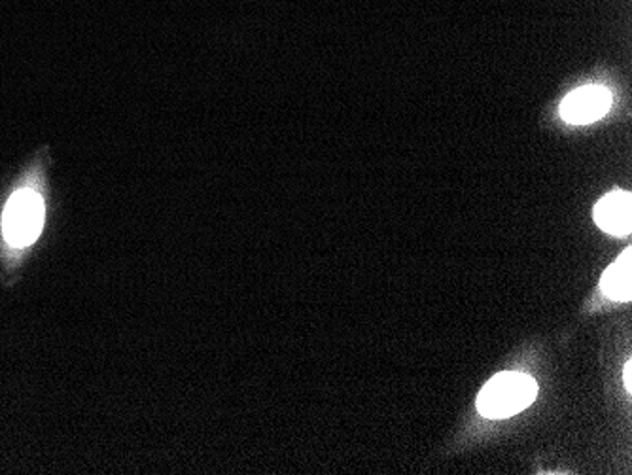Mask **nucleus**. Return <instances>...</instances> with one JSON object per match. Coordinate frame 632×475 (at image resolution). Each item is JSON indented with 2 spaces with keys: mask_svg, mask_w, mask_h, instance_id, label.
Here are the masks:
<instances>
[{
  "mask_svg": "<svg viewBox=\"0 0 632 475\" xmlns=\"http://www.w3.org/2000/svg\"><path fill=\"white\" fill-rule=\"evenodd\" d=\"M596 226L606 234L623 237L631 234L632 201L629 191H611L595 207Z\"/></svg>",
  "mask_w": 632,
  "mask_h": 475,
  "instance_id": "4",
  "label": "nucleus"
},
{
  "mask_svg": "<svg viewBox=\"0 0 632 475\" xmlns=\"http://www.w3.org/2000/svg\"><path fill=\"white\" fill-rule=\"evenodd\" d=\"M632 250L627 249L616 264L604 271L601 288L604 296L614 301H629L632 298Z\"/></svg>",
  "mask_w": 632,
  "mask_h": 475,
  "instance_id": "5",
  "label": "nucleus"
},
{
  "mask_svg": "<svg viewBox=\"0 0 632 475\" xmlns=\"http://www.w3.org/2000/svg\"><path fill=\"white\" fill-rule=\"evenodd\" d=\"M611 107V93L603 86L576 89L560 104V116L568 124H593L606 116Z\"/></svg>",
  "mask_w": 632,
  "mask_h": 475,
  "instance_id": "3",
  "label": "nucleus"
},
{
  "mask_svg": "<svg viewBox=\"0 0 632 475\" xmlns=\"http://www.w3.org/2000/svg\"><path fill=\"white\" fill-rule=\"evenodd\" d=\"M45 224V203L37 191L20 190L4 209L2 229L10 245L25 247L37 239Z\"/></svg>",
  "mask_w": 632,
  "mask_h": 475,
  "instance_id": "2",
  "label": "nucleus"
},
{
  "mask_svg": "<svg viewBox=\"0 0 632 475\" xmlns=\"http://www.w3.org/2000/svg\"><path fill=\"white\" fill-rule=\"evenodd\" d=\"M632 364L631 362H629V364H627L625 370H623V380H625V387L627 390H629V392H631V388H632Z\"/></svg>",
  "mask_w": 632,
  "mask_h": 475,
  "instance_id": "6",
  "label": "nucleus"
},
{
  "mask_svg": "<svg viewBox=\"0 0 632 475\" xmlns=\"http://www.w3.org/2000/svg\"><path fill=\"white\" fill-rule=\"evenodd\" d=\"M538 383L517 372L498 373L478 396V411L486 418L514 417L536 400Z\"/></svg>",
  "mask_w": 632,
  "mask_h": 475,
  "instance_id": "1",
  "label": "nucleus"
}]
</instances>
